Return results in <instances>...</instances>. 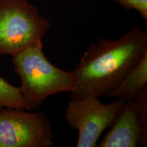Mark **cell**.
Instances as JSON below:
<instances>
[{
    "instance_id": "ba28073f",
    "label": "cell",
    "mask_w": 147,
    "mask_h": 147,
    "mask_svg": "<svg viewBox=\"0 0 147 147\" xmlns=\"http://www.w3.org/2000/svg\"><path fill=\"white\" fill-rule=\"evenodd\" d=\"M8 107L29 110L22 97L19 87L0 76V108Z\"/></svg>"
},
{
    "instance_id": "52a82bcc",
    "label": "cell",
    "mask_w": 147,
    "mask_h": 147,
    "mask_svg": "<svg viewBox=\"0 0 147 147\" xmlns=\"http://www.w3.org/2000/svg\"><path fill=\"white\" fill-rule=\"evenodd\" d=\"M147 87V53L138 62L113 93L112 97L131 100Z\"/></svg>"
},
{
    "instance_id": "9c48e42d",
    "label": "cell",
    "mask_w": 147,
    "mask_h": 147,
    "mask_svg": "<svg viewBox=\"0 0 147 147\" xmlns=\"http://www.w3.org/2000/svg\"><path fill=\"white\" fill-rule=\"evenodd\" d=\"M125 10H135L143 19L147 20V0H113Z\"/></svg>"
},
{
    "instance_id": "6da1fadb",
    "label": "cell",
    "mask_w": 147,
    "mask_h": 147,
    "mask_svg": "<svg viewBox=\"0 0 147 147\" xmlns=\"http://www.w3.org/2000/svg\"><path fill=\"white\" fill-rule=\"evenodd\" d=\"M147 53V34L134 26L116 40L101 38L83 53L72 71L71 99L110 97Z\"/></svg>"
},
{
    "instance_id": "5b68a950",
    "label": "cell",
    "mask_w": 147,
    "mask_h": 147,
    "mask_svg": "<svg viewBox=\"0 0 147 147\" xmlns=\"http://www.w3.org/2000/svg\"><path fill=\"white\" fill-rule=\"evenodd\" d=\"M125 101L117 99L104 104L100 97L95 96L71 99L66 108L65 119L71 128L78 132L76 146H97L103 131L115 122Z\"/></svg>"
},
{
    "instance_id": "3957f363",
    "label": "cell",
    "mask_w": 147,
    "mask_h": 147,
    "mask_svg": "<svg viewBox=\"0 0 147 147\" xmlns=\"http://www.w3.org/2000/svg\"><path fill=\"white\" fill-rule=\"evenodd\" d=\"M51 27L28 0H0V57L42 42Z\"/></svg>"
},
{
    "instance_id": "277c9868",
    "label": "cell",
    "mask_w": 147,
    "mask_h": 147,
    "mask_svg": "<svg viewBox=\"0 0 147 147\" xmlns=\"http://www.w3.org/2000/svg\"><path fill=\"white\" fill-rule=\"evenodd\" d=\"M53 138L45 113L0 108V147H50Z\"/></svg>"
},
{
    "instance_id": "7a4b0ae2",
    "label": "cell",
    "mask_w": 147,
    "mask_h": 147,
    "mask_svg": "<svg viewBox=\"0 0 147 147\" xmlns=\"http://www.w3.org/2000/svg\"><path fill=\"white\" fill-rule=\"evenodd\" d=\"M11 61L21 79L20 91L29 110L39 108L51 95L72 89V71L63 70L49 61L42 42L13 55Z\"/></svg>"
},
{
    "instance_id": "8992f818",
    "label": "cell",
    "mask_w": 147,
    "mask_h": 147,
    "mask_svg": "<svg viewBox=\"0 0 147 147\" xmlns=\"http://www.w3.org/2000/svg\"><path fill=\"white\" fill-rule=\"evenodd\" d=\"M147 146V87L135 98L125 101L111 128L97 146Z\"/></svg>"
}]
</instances>
